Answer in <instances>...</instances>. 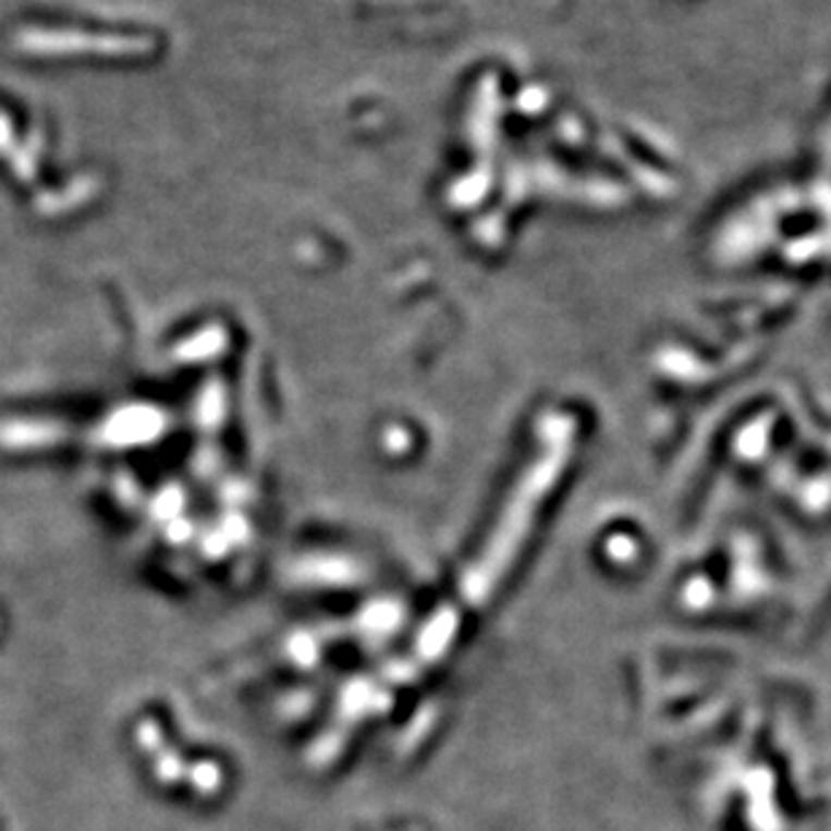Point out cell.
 I'll list each match as a JSON object with an SVG mask.
<instances>
[{"instance_id": "obj_1", "label": "cell", "mask_w": 831, "mask_h": 831, "mask_svg": "<svg viewBox=\"0 0 831 831\" xmlns=\"http://www.w3.org/2000/svg\"><path fill=\"white\" fill-rule=\"evenodd\" d=\"M573 421L567 416H557L551 421H546V435L540 432L535 454L529 456L527 467L518 475L516 486H513L511 497H508V508L502 511V518L497 522L489 542L475 557L467 573L462 575L460 591L454 594L451 602H445L438 610V615L429 621L427 630H421V635L416 637V643L405 653V659H400V664L383 672V683H411L424 667L435 664L440 659V653H443V648L449 646L451 635L462 624L467 610L478 608L489 597L494 584L500 581V575L511 564V559L516 557V548L522 546L524 537L533 529L529 524H533L537 508L546 502V497L553 489V480L562 473V467L567 465L570 449H573Z\"/></svg>"}]
</instances>
